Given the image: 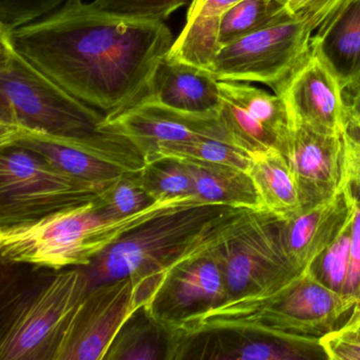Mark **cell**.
I'll return each mask as SVG.
<instances>
[{
    "label": "cell",
    "mask_w": 360,
    "mask_h": 360,
    "mask_svg": "<svg viewBox=\"0 0 360 360\" xmlns=\"http://www.w3.org/2000/svg\"><path fill=\"white\" fill-rule=\"evenodd\" d=\"M343 180L360 193V130L351 124L343 134Z\"/></svg>",
    "instance_id": "1f68e13d"
},
{
    "label": "cell",
    "mask_w": 360,
    "mask_h": 360,
    "mask_svg": "<svg viewBox=\"0 0 360 360\" xmlns=\"http://www.w3.org/2000/svg\"><path fill=\"white\" fill-rule=\"evenodd\" d=\"M212 250L224 276L226 300L300 271L286 252L282 220L266 210H238L221 227Z\"/></svg>",
    "instance_id": "8992f818"
},
{
    "label": "cell",
    "mask_w": 360,
    "mask_h": 360,
    "mask_svg": "<svg viewBox=\"0 0 360 360\" xmlns=\"http://www.w3.org/2000/svg\"><path fill=\"white\" fill-rule=\"evenodd\" d=\"M105 119L33 66L14 48L10 32L0 31V127L85 136L104 129Z\"/></svg>",
    "instance_id": "5b68a950"
},
{
    "label": "cell",
    "mask_w": 360,
    "mask_h": 360,
    "mask_svg": "<svg viewBox=\"0 0 360 360\" xmlns=\"http://www.w3.org/2000/svg\"><path fill=\"white\" fill-rule=\"evenodd\" d=\"M356 303V297L326 286L315 267L309 266L262 290L229 299L186 318L166 333L189 336L210 330H235L320 345L319 339L334 330Z\"/></svg>",
    "instance_id": "7a4b0ae2"
},
{
    "label": "cell",
    "mask_w": 360,
    "mask_h": 360,
    "mask_svg": "<svg viewBox=\"0 0 360 360\" xmlns=\"http://www.w3.org/2000/svg\"><path fill=\"white\" fill-rule=\"evenodd\" d=\"M313 37L299 14H288L221 48L210 70L219 81L262 84L276 91L309 56Z\"/></svg>",
    "instance_id": "30bf717a"
},
{
    "label": "cell",
    "mask_w": 360,
    "mask_h": 360,
    "mask_svg": "<svg viewBox=\"0 0 360 360\" xmlns=\"http://www.w3.org/2000/svg\"><path fill=\"white\" fill-rule=\"evenodd\" d=\"M355 199V195H354ZM354 219L353 210L349 220L343 225L339 235L333 243L326 248L318 261L321 262L320 279L335 292L345 294L347 277H349V246H351V231ZM317 261V262H318ZM316 262V263H317Z\"/></svg>",
    "instance_id": "f1b7e54d"
},
{
    "label": "cell",
    "mask_w": 360,
    "mask_h": 360,
    "mask_svg": "<svg viewBox=\"0 0 360 360\" xmlns=\"http://www.w3.org/2000/svg\"><path fill=\"white\" fill-rule=\"evenodd\" d=\"M155 202L143 185L139 172L109 185L94 201V205L105 218L120 220L142 212Z\"/></svg>",
    "instance_id": "4316f807"
},
{
    "label": "cell",
    "mask_w": 360,
    "mask_h": 360,
    "mask_svg": "<svg viewBox=\"0 0 360 360\" xmlns=\"http://www.w3.org/2000/svg\"><path fill=\"white\" fill-rule=\"evenodd\" d=\"M248 176L254 183L262 208L285 221L303 210L302 197L294 172L279 149L250 153Z\"/></svg>",
    "instance_id": "ffe728a7"
},
{
    "label": "cell",
    "mask_w": 360,
    "mask_h": 360,
    "mask_svg": "<svg viewBox=\"0 0 360 360\" xmlns=\"http://www.w3.org/2000/svg\"><path fill=\"white\" fill-rule=\"evenodd\" d=\"M320 347L330 360H360V340L339 334L336 330L319 339Z\"/></svg>",
    "instance_id": "d6a6232c"
},
{
    "label": "cell",
    "mask_w": 360,
    "mask_h": 360,
    "mask_svg": "<svg viewBox=\"0 0 360 360\" xmlns=\"http://www.w3.org/2000/svg\"><path fill=\"white\" fill-rule=\"evenodd\" d=\"M197 197L157 201L142 212L120 220L105 218L94 201L54 212L39 220L0 229L3 261L54 271L86 267L120 238L147 221ZM205 203V202H204Z\"/></svg>",
    "instance_id": "277c9868"
},
{
    "label": "cell",
    "mask_w": 360,
    "mask_h": 360,
    "mask_svg": "<svg viewBox=\"0 0 360 360\" xmlns=\"http://www.w3.org/2000/svg\"><path fill=\"white\" fill-rule=\"evenodd\" d=\"M90 288L86 269L72 267L20 301L1 330L0 359L53 360L69 318Z\"/></svg>",
    "instance_id": "9c48e42d"
},
{
    "label": "cell",
    "mask_w": 360,
    "mask_h": 360,
    "mask_svg": "<svg viewBox=\"0 0 360 360\" xmlns=\"http://www.w3.org/2000/svg\"><path fill=\"white\" fill-rule=\"evenodd\" d=\"M104 127L129 138L144 155L146 165L153 161L158 148L166 143L203 136L233 143L219 115L184 112L151 101H142L115 117L105 119Z\"/></svg>",
    "instance_id": "5bb4252c"
},
{
    "label": "cell",
    "mask_w": 360,
    "mask_h": 360,
    "mask_svg": "<svg viewBox=\"0 0 360 360\" xmlns=\"http://www.w3.org/2000/svg\"><path fill=\"white\" fill-rule=\"evenodd\" d=\"M336 332L345 336L360 340V311L353 309L349 319L340 328H337Z\"/></svg>",
    "instance_id": "d590c367"
},
{
    "label": "cell",
    "mask_w": 360,
    "mask_h": 360,
    "mask_svg": "<svg viewBox=\"0 0 360 360\" xmlns=\"http://www.w3.org/2000/svg\"><path fill=\"white\" fill-rule=\"evenodd\" d=\"M282 153L296 176L303 207L328 199L342 187L343 136L290 125Z\"/></svg>",
    "instance_id": "2e32d148"
},
{
    "label": "cell",
    "mask_w": 360,
    "mask_h": 360,
    "mask_svg": "<svg viewBox=\"0 0 360 360\" xmlns=\"http://www.w3.org/2000/svg\"><path fill=\"white\" fill-rule=\"evenodd\" d=\"M143 309L132 278L92 286L69 318L53 360H104L120 330Z\"/></svg>",
    "instance_id": "8fae6325"
},
{
    "label": "cell",
    "mask_w": 360,
    "mask_h": 360,
    "mask_svg": "<svg viewBox=\"0 0 360 360\" xmlns=\"http://www.w3.org/2000/svg\"><path fill=\"white\" fill-rule=\"evenodd\" d=\"M345 92H351V96L345 98L349 107V124L360 130V83Z\"/></svg>",
    "instance_id": "e575fe53"
},
{
    "label": "cell",
    "mask_w": 360,
    "mask_h": 360,
    "mask_svg": "<svg viewBox=\"0 0 360 360\" xmlns=\"http://www.w3.org/2000/svg\"><path fill=\"white\" fill-rule=\"evenodd\" d=\"M239 210L198 201L150 219L84 267L91 288L120 278H132L146 309L168 273L210 241Z\"/></svg>",
    "instance_id": "3957f363"
},
{
    "label": "cell",
    "mask_w": 360,
    "mask_h": 360,
    "mask_svg": "<svg viewBox=\"0 0 360 360\" xmlns=\"http://www.w3.org/2000/svg\"><path fill=\"white\" fill-rule=\"evenodd\" d=\"M356 299H357V303H356L355 307L353 309H359L360 311V285L358 288L357 292H356Z\"/></svg>",
    "instance_id": "74e56055"
},
{
    "label": "cell",
    "mask_w": 360,
    "mask_h": 360,
    "mask_svg": "<svg viewBox=\"0 0 360 360\" xmlns=\"http://www.w3.org/2000/svg\"><path fill=\"white\" fill-rule=\"evenodd\" d=\"M275 94L283 101L290 125L333 136H343L349 127L345 90L314 49Z\"/></svg>",
    "instance_id": "4fadbf2b"
},
{
    "label": "cell",
    "mask_w": 360,
    "mask_h": 360,
    "mask_svg": "<svg viewBox=\"0 0 360 360\" xmlns=\"http://www.w3.org/2000/svg\"><path fill=\"white\" fill-rule=\"evenodd\" d=\"M140 179L155 201L195 197L188 168L179 160H160L147 164L140 172Z\"/></svg>",
    "instance_id": "83f0119b"
},
{
    "label": "cell",
    "mask_w": 360,
    "mask_h": 360,
    "mask_svg": "<svg viewBox=\"0 0 360 360\" xmlns=\"http://www.w3.org/2000/svg\"><path fill=\"white\" fill-rule=\"evenodd\" d=\"M311 49L345 91L360 83V0H353L311 39Z\"/></svg>",
    "instance_id": "d6986e66"
},
{
    "label": "cell",
    "mask_w": 360,
    "mask_h": 360,
    "mask_svg": "<svg viewBox=\"0 0 360 360\" xmlns=\"http://www.w3.org/2000/svg\"><path fill=\"white\" fill-rule=\"evenodd\" d=\"M311 0H282L283 9L286 13L294 15L298 13L304 6H307Z\"/></svg>",
    "instance_id": "8d00e7d4"
},
{
    "label": "cell",
    "mask_w": 360,
    "mask_h": 360,
    "mask_svg": "<svg viewBox=\"0 0 360 360\" xmlns=\"http://www.w3.org/2000/svg\"><path fill=\"white\" fill-rule=\"evenodd\" d=\"M288 14L284 11L282 0H242L227 10L221 18L219 26L220 49Z\"/></svg>",
    "instance_id": "cb8c5ba5"
},
{
    "label": "cell",
    "mask_w": 360,
    "mask_h": 360,
    "mask_svg": "<svg viewBox=\"0 0 360 360\" xmlns=\"http://www.w3.org/2000/svg\"><path fill=\"white\" fill-rule=\"evenodd\" d=\"M219 231L168 273L143 311L165 332L186 318L226 301L224 276L212 250Z\"/></svg>",
    "instance_id": "7c38bea8"
},
{
    "label": "cell",
    "mask_w": 360,
    "mask_h": 360,
    "mask_svg": "<svg viewBox=\"0 0 360 360\" xmlns=\"http://www.w3.org/2000/svg\"><path fill=\"white\" fill-rule=\"evenodd\" d=\"M360 285V200L355 195L354 199V219L351 231L349 246V277L345 294L356 297Z\"/></svg>",
    "instance_id": "836d02e7"
},
{
    "label": "cell",
    "mask_w": 360,
    "mask_h": 360,
    "mask_svg": "<svg viewBox=\"0 0 360 360\" xmlns=\"http://www.w3.org/2000/svg\"><path fill=\"white\" fill-rule=\"evenodd\" d=\"M165 359L296 360L326 358L320 345L266 335L210 330L189 336L167 335Z\"/></svg>",
    "instance_id": "9a60e30c"
},
{
    "label": "cell",
    "mask_w": 360,
    "mask_h": 360,
    "mask_svg": "<svg viewBox=\"0 0 360 360\" xmlns=\"http://www.w3.org/2000/svg\"><path fill=\"white\" fill-rule=\"evenodd\" d=\"M182 162L193 179V195L205 203L263 210L254 183L245 170L197 160Z\"/></svg>",
    "instance_id": "7402d4cb"
},
{
    "label": "cell",
    "mask_w": 360,
    "mask_h": 360,
    "mask_svg": "<svg viewBox=\"0 0 360 360\" xmlns=\"http://www.w3.org/2000/svg\"><path fill=\"white\" fill-rule=\"evenodd\" d=\"M354 195L353 187L345 181L332 197L282 221L284 245L297 271L315 266L336 239L351 216Z\"/></svg>",
    "instance_id": "e0dca14e"
},
{
    "label": "cell",
    "mask_w": 360,
    "mask_h": 360,
    "mask_svg": "<svg viewBox=\"0 0 360 360\" xmlns=\"http://www.w3.org/2000/svg\"><path fill=\"white\" fill-rule=\"evenodd\" d=\"M94 3L112 13L164 22L187 0H96Z\"/></svg>",
    "instance_id": "4dcf8cb0"
},
{
    "label": "cell",
    "mask_w": 360,
    "mask_h": 360,
    "mask_svg": "<svg viewBox=\"0 0 360 360\" xmlns=\"http://www.w3.org/2000/svg\"><path fill=\"white\" fill-rule=\"evenodd\" d=\"M10 37L33 66L106 119L144 100L174 43L161 20L112 13L82 0H71Z\"/></svg>",
    "instance_id": "6da1fadb"
},
{
    "label": "cell",
    "mask_w": 360,
    "mask_h": 360,
    "mask_svg": "<svg viewBox=\"0 0 360 360\" xmlns=\"http://www.w3.org/2000/svg\"><path fill=\"white\" fill-rule=\"evenodd\" d=\"M143 101L197 115H219L220 81L210 69L163 58L158 65Z\"/></svg>",
    "instance_id": "ac0fdd59"
},
{
    "label": "cell",
    "mask_w": 360,
    "mask_h": 360,
    "mask_svg": "<svg viewBox=\"0 0 360 360\" xmlns=\"http://www.w3.org/2000/svg\"><path fill=\"white\" fill-rule=\"evenodd\" d=\"M134 317L120 330L104 360L164 359L161 342L167 341V333L146 314L143 320Z\"/></svg>",
    "instance_id": "484cf974"
},
{
    "label": "cell",
    "mask_w": 360,
    "mask_h": 360,
    "mask_svg": "<svg viewBox=\"0 0 360 360\" xmlns=\"http://www.w3.org/2000/svg\"><path fill=\"white\" fill-rule=\"evenodd\" d=\"M20 147L1 148L0 225L12 226L96 201L104 191Z\"/></svg>",
    "instance_id": "ba28073f"
},
{
    "label": "cell",
    "mask_w": 360,
    "mask_h": 360,
    "mask_svg": "<svg viewBox=\"0 0 360 360\" xmlns=\"http://www.w3.org/2000/svg\"><path fill=\"white\" fill-rule=\"evenodd\" d=\"M242 0H193L186 24L168 58L210 69L220 50L219 26L223 14Z\"/></svg>",
    "instance_id": "44dd1931"
},
{
    "label": "cell",
    "mask_w": 360,
    "mask_h": 360,
    "mask_svg": "<svg viewBox=\"0 0 360 360\" xmlns=\"http://www.w3.org/2000/svg\"><path fill=\"white\" fill-rule=\"evenodd\" d=\"M220 92L241 105L250 117L276 134L283 143L284 149L290 124L283 101L277 94L250 83L229 81H220Z\"/></svg>",
    "instance_id": "603a6c76"
},
{
    "label": "cell",
    "mask_w": 360,
    "mask_h": 360,
    "mask_svg": "<svg viewBox=\"0 0 360 360\" xmlns=\"http://www.w3.org/2000/svg\"><path fill=\"white\" fill-rule=\"evenodd\" d=\"M20 147L37 153L58 169L106 188L146 166L131 140L109 127L85 136H60L18 126L0 127V148Z\"/></svg>",
    "instance_id": "52a82bcc"
},
{
    "label": "cell",
    "mask_w": 360,
    "mask_h": 360,
    "mask_svg": "<svg viewBox=\"0 0 360 360\" xmlns=\"http://www.w3.org/2000/svg\"><path fill=\"white\" fill-rule=\"evenodd\" d=\"M71 0H0V31L15 29L54 13Z\"/></svg>",
    "instance_id": "f546056e"
},
{
    "label": "cell",
    "mask_w": 360,
    "mask_h": 360,
    "mask_svg": "<svg viewBox=\"0 0 360 360\" xmlns=\"http://www.w3.org/2000/svg\"><path fill=\"white\" fill-rule=\"evenodd\" d=\"M197 160L233 166L248 172L250 155L229 141L217 138L191 139L183 142L166 143L158 148L153 162L160 160ZM149 163V164H150Z\"/></svg>",
    "instance_id": "d4e9b609"
}]
</instances>
